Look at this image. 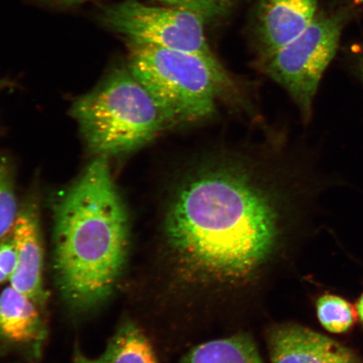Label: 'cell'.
Listing matches in <instances>:
<instances>
[{"label": "cell", "mask_w": 363, "mask_h": 363, "mask_svg": "<svg viewBox=\"0 0 363 363\" xmlns=\"http://www.w3.org/2000/svg\"><path fill=\"white\" fill-rule=\"evenodd\" d=\"M316 310L321 325L330 333H347L355 321L350 303L337 295H323L318 299Z\"/></svg>", "instance_id": "4fadbf2b"}, {"label": "cell", "mask_w": 363, "mask_h": 363, "mask_svg": "<svg viewBox=\"0 0 363 363\" xmlns=\"http://www.w3.org/2000/svg\"><path fill=\"white\" fill-rule=\"evenodd\" d=\"M102 21L129 40L197 54L219 62L207 43L204 33L206 21L194 12L126 0L106 8Z\"/></svg>", "instance_id": "8992f818"}, {"label": "cell", "mask_w": 363, "mask_h": 363, "mask_svg": "<svg viewBox=\"0 0 363 363\" xmlns=\"http://www.w3.org/2000/svg\"><path fill=\"white\" fill-rule=\"evenodd\" d=\"M72 115L91 151L107 157L143 147L169 125L152 95L125 68L80 97Z\"/></svg>", "instance_id": "3957f363"}, {"label": "cell", "mask_w": 363, "mask_h": 363, "mask_svg": "<svg viewBox=\"0 0 363 363\" xmlns=\"http://www.w3.org/2000/svg\"><path fill=\"white\" fill-rule=\"evenodd\" d=\"M128 69L161 108L169 125L206 119L231 84L220 62L197 54L129 40Z\"/></svg>", "instance_id": "277c9868"}, {"label": "cell", "mask_w": 363, "mask_h": 363, "mask_svg": "<svg viewBox=\"0 0 363 363\" xmlns=\"http://www.w3.org/2000/svg\"><path fill=\"white\" fill-rule=\"evenodd\" d=\"M42 308L9 285L0 293V342L38 352L47 329Z\"/></svg>", "instance_id": "30bf717a"}, {"label": "cell", "mask_w": 363, "mask_h": 363, "mask_svg": "<svg viewBox=\"0 0 363 363\" xmlns=\"http://www.w3.org/2000/svg\"><path fill=\"white\" fill-rule=\"evenodd\" d=\"M167 6L182 9L197 13L204 21H212L219 18L233 6V0H157Z\"/></svg>", "instance_id": "9a60e30c"}, {"label": "cell", "mask_w": 363, "mask_h": 363, "mask_svg": "<svg viewBox=\"0 0 363 363\" xmlns=\"http://www.w3.org/2000/svg\"><path fill=\"white\" fill-rule=\"evenodd\" d=\"M11 237L16 250V266L10 282L40 308L48 303L44 281V247L38 207L34 201L20 208Z\"/></svg>", "instance_id": "52a82bcc"}, {"label": "cell", "mask_w": 363, "mask_h": 363, "mask_svg": "<svg viewBox=\"0 0 363 363\" xmlns=\"http://www.w3.org/2000/svg\"><path fill=\"white\" fill-rule=\"evenodd\" d=\"M57 1L62 2V3H65V4H75V3L87 1V0H57Z\"/></svg>", "instance_id": "ac0fdd59"}, {"label": "cell", "mask_w": 363, "mask_h": 363, "mask_svg": "<svg viewBox=\"0 0 363 363\" xmlns=\"http://www.w3.org/2000/svg\"><path fill=\"white\" fill-rule=\"evenodd\" d=\"M357 313L358 315H359L360 320L363 322V294L357 303Z\"/></svg>", "instance_id": "e0dca14e"}, {"label": "cell", "mask_w": 363, "mask_h": 363, "mask_svg": "<svg viewBox=\"0 0 363 363\" xmlns=\"http://www.w3.org/2000/svg\"><path fill=\"white\" fill-rule=\"evenodd\" d=\"M72 363H159L147 335L130 320L122 323L101 355L89 357L76 350Z\"/></svg>", "instance_id": "8fae6325"}, {"label": "cell", "mask_w": 363, "mask_h": 363, "mask_svg": "<svg viewBox=\"0 0 363 363\" xmlns=\"http://www.w3.org/2000/svg\"><path fill=\"white\" fill-rule=\"evenodd\" d=\"M20 208L11 163L0 156V242L11 235Z\"/></svg>", "instance_id": "5bb4252c"}, {"label": "cell", "mask_w": 363, "mask_h": 363, "mask_svg": "<svg viewBox=\"0 0 363 363\" xmlns=\"http://www.w3.org/2000/svg\"><path fill=\"white\" fill-rule=\"evenodd\" d=\"M269 344L272 363H360L335 340L303 326H278Z\"/></svg>", "instance_id": "9c48e42d"}, {"label": "cell", "mask_w": 363, "mask_h": 363, "mask_svg": "<svg viewBox=\"0 0 363 363\" xmlns=\"http://www.w3.org/2000/svg\"><path fill=\"white\" fill-rule=\"evenodd\" d=\"M53 270L62 297L81 311L110 298L128 256L129 216L108 157L97 156L54 210Z\"/></svg>", "instance_id": "7a4b0ae2"}, {"label": "cell", "mask_w": 363, "mask_h": 363, "mask_svg": "<svg viewBox=\"0 0 363 363\" xmlns=\"http://www.w3.org/2000/svg\"><path fill=\"white\" fill-rule=\"evenodd\" d=\"M317 0H261L257 39L262 58L293 42L315 19Z\"/></svg>", "instance_id": "ba28073f"}, {"label": "cell", "mask_w": 363, "mask_h": 363, "mask_svg": "<svg viewBox=\"0 0 363 363\" xmlns=\"http://www.w3.org/2000/svg\"><path fill=\"white\" fill-rule=\"evenodd\" d=\"M342 27L337 16L315 17L298 38L262 58L267 74L288 91L305 118L311 116L321 77L337 52Z\"/></svg>", "instance_id": "5b68a950"}, {"label": "cell", "mask_w": 363, "mask_h": 363, "mask_svg": "<svg viewBox=\"0 0 363 363\" xmlns=\"http://www.w3.org/2000/svg\"><path fill=\"white\" fill-rule=\"evenodd\" d=\"M183 363H262L251 337L245 335L199 345L184 357Z\"/></svg>", "instance_id": "7c38bea8"}, {"label": "cell", "mask_w": 363, "mask_h": 363, "mask_svg": "<svg viewBox=\"0 0 363 363\" xmlns=\"http://www.w3.org/2000/svg\"><path fill=\"white\" fill-rule=\"evenodd\" d=\"M16 266V250L11 235L0 242V284L10 282Z\"/></svg>", "instance_id": "2e32d148"}, {"label": "cell", "mask_w": 363, "mask_h": 363, "mask_svg": "<svg viewBox=\"0 0 363 363\" xmlns=\"http://www.w3.org/2000/svg\"><path fill=\"white\" fill-rule=\"evenodd\" d=\"M272 195L235 167H207L189 177L177 190L165 221L167 242L182 267L222 283L252 274L278 238Z\"/></svg>", "instance_id": "6da1fadb"}, {"label": "cell", "mask_w": 363, "mask_h": 363, "mask_svg": "<svg viewBox=\"0 0 363 363\" xmlns=\"http://www.w3.org/2000/svg\"><path fill=\"white\" fill-rule=\"evenodd\" d=\"M362 74H363V60H362Z\"/></svg>", "instance_id": "d6986e66"}]
</instances>
